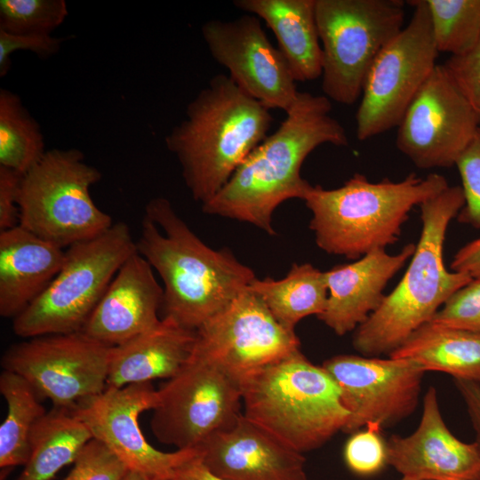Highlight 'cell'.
<instances>
[{"mask_svg":"<svg viewBox=\"0 0 480 480\" xmlns=\"http://www.w3.org/2000/svg\"><path fill=\"white\" fill-rule=\"evenodd\" d=\"M439 52L459 56L480 38V0H426Z\"/></svg>","mask_w":480,"mask_h":480,"instance_id":"obj_30","label":"cell"},{"mask_svg":"<svg viewBox=\"0 0 480 480\" xmlns=\"http://www.w3.org/2000/svg\"><path fill=\"white\" fill-rule=\"evenodd\" d=\"M407 3L413 7L410 21L381 50L366 76L356 115L361 141L397 127L437 65L427 2Z\"/></svg>","mask_w":480,"mask_h":480,"instance_id":"obj_11","label":"cell"},{"mask_svg":"<svg viewBox=\"0 0 480 480\" xmlns=\"http://www.w3.org/2000/svg\"><path fill=\"white\" fill-rule=\"evenodd\" d=\"M64 40L51 35H14L0 29V76L9 71L10 56L15 51H31L41 59H48L60 51Z\"/></svg>","mask_w":480,"mask_h":480,"instance_id":"obj_37","label":"cell"},{"mask_svg":"<svg viewBox=\"0 0 480 480\" xmlns=\"http://www.w3.org/2000/svg\"><path fill=\"white\" fill-rule=\"evenodd\" d=\"M389 356L413 361L425 372H443L454 379L480 383L477 332L429 321L415 330Z\"/></svg>","mask_w":480,"mask_h":480,"instance_id":"obj_25","label":"cell"},{"mask_svg":"<svg viewBox=\"0 0 480 480\" xmlns=\"http://www.w3.org/2000/svg\"><path fill=\"white\" fill-rule=\"evenodd\" d=\"M92 435L72 410L53 407L34 425L29 457L16 480H51L74 463Z\"/></svg>","mask_w":480,"mask_h":480,"instance_id":"obj_26","label":"cell"},{"mask_svg":"<svg viewBox=\"0 0 480 480\" xmlns=\"http://www.w3.org/2000/svg\"><path fill=\"white\" fill-rule=\"evenodd\" d=\"M401 480H417V479H412V478L403 476V478Z\"/></svg>","mask_w":480,"mask_h":480,"instance_id":"obj_43","label":"cell"},{"mask_svg":"<svg viewBox=\"0 0 480 480\" xmlns=\"http://www.w3.org/2000/svg\"><path fill=\"white\" fill-rule=\"evenodd\" d=\"M405 3L316 0L325 97L343 105H352L361 97L375 59L404 28Z\"/></svg>","mask_w":480,"mask_h":480,"instance_id":"obj_9","label":"cell"},{"mask_svg":"<svg viewBox=\"0 0 480 480\" xmlns=\"http://www.w3.org/2000/svg\"><path fill=\"white\" fill-rule=\"evenodd\" d=\"M387 461L404 477L417 480H480V454L474 443L458 439L442 417L436 390L423 398L417 429L386 442Z\"/></svg>","mask_w":480,"mask_h":480,"instance_id":"obj_18","label":"cell"},{"mask_svg":"<svg viewBox=\"0 0 480 480\" xmlns=\"http://www.w3.org/2000/svg\"><path fill=\"white\" fill-rule=\"evenodd\" d=\"M444 66L480 120V38L466 53L450 56Z\"/></svg>","mask_w":480,"mask_h":480,"instance_id":"obj_36","label":"cell"},{"mask_svg":"<svg viewBox=\"0 0 480 480\" xmlns=\"http://www.w3.org/2000/svg\"><path fill=\"white\" fill-rule=\"evenodd\" d=\"M136 247L163 280V317L192 331L224 310L257 277L230 250L205 244L165 197L146 204Z\"/></svg>","mask_w":480,"mask_h":480,"instance_id":"obj_2","label":"cell"},{"mask_svg":"<svg viewBox=\"0 0 480 480\" xmlns=\"http://www.w3.org/2000/svg\"><path fill=\"white\" fill-rule=\"evenodd\" d=\"M479 126L444 64H437L399 123L396 146L420 169L450 168Z\"/></svg>","mask_w":480,"mask_h":480,"instance_id":"obj_13","label":"cell"},{"mask_svg":"<svg viewBox=\"0 0 480 480\" xmlns=\"http://www.w3.org/2000/svg\"><path fill=\"white\" fill-rule=\"evenodd\" d=\"M322 367L339 387L349 418L342 429L362 427L380 430L412 414L419 401L425 371L408 359L337 355Z\"/></svg>","mask_w":480,"mask_h":480,"instance_id":"obj_14","label":"cell"},{"mask_svg":"<svg viewBox=\"0 0 480 480\" xmlns=\"http://www.w3.org/2000/svg\"><path fill=\"white\" fill-rule=\"evenodd\" d=\"M39 124L20 97L0 90V165L23 175L45 154Z\"/></svg>","mask_w":480,"mask_h":480,"instance_id":"obj_29","label":"cell"},{"mask_svg":"<svg viewBox=\"0 0 480 480\" xmlns=\"http://www.w3.org/2000/svg\"><path fill=\"white\" fill-rule=\"evenodd\" d=\"M196 449L203 465L222 480H310L302 453L243 413Z\"/></svg>","mask_w":480,"mask_h":480,"instance_id":"obj_19","label":"cell"},{"mask_svg":"<svg viewBox=\"0 0 480 480\" xmlns=\"http://www.w3.org/2000/svg\"><path fill=\"white\" fill-rule=\"evenodd\" d=\"M242 393L244 416L300 453L324 445L349 418L334 380L300 349L245 375Z\"/></svg>","mask_w":480,"mask_h":480,"instance_id":"obj_6","label":"cell"},{"mask_svg":"<svg viewBox=\"0 0 480 480\" xmlns=\"http://www.w3.org/2000/svg\"><path fill=\"white\" fill-rule=\"evenodd\" d=\"M233 4L264 20L296 82L313 81L322 76L316 0H235Z\"/></svg>","mask_w":480,"mask_h":480,"instance_id":"obj_24","label":"cell"},{"mask_svg":"<svg viewBox=\"0 0 480 480\" xmlns=\"http://www.w3.org/2000/svg\"><path fill=\"white\" fill-rule=\"evenodd\" d=\"M135 252L136 241L124 222L68 247L57 276L13 318L14 333L29 339L81 332L121 266Z\"/></svg>","mask_w":480,"mask_h":480,"instance_id":"obj_7","label":"cell"},{"mask_svg":"<svg viewBox=\"0 0 480 480\" xmlns=\"http://www.w3.org/2000/svg\"><path fill=\"white\" fill-rule=\"evenodd\" d=\"M22 175L0 165V231L20 225L18 194Z\"/></svg>","mask_w":480,"mask_h":480,"instance_id":"obj_38","label":"cell"},{"mask_svg":"<svg viewBox=\"0 0 480 480\" xmlns=\"http://www.w3.org/2000/svg\"><path fill=\"white\" fill-rule=\"evenodd\" d=\"M150 428L162 444L195 449L232 426L243 413L242 379L192 352L180 371L157 389Z\"/></svg>","mask_w":480,"mask_h":480,"instance_id":"obj_10","label":"cell"},{"mask_svg":"<svg viewBox=\"0 0 480 480\" xmlns=\"http://www.w3.org/2000/svg\"><path fill=\"white\" fill-rule=\"evenodd\" d=\"M65 250L20 225L0 231V315L15 318L60 270Z\"/></svg>","mask_w":480,"mask_h":480,"instance_id":"obj_22","label":"cell"},{"mask_svg":"<svg viewBox=\"0 0 480 480\" xmlns=\"http://www.w3.org/2000/svg\"><path fill=\"white\" fill-rule=\"evenodd\" d=\"M68 13L64 0H1L0 29L14 35H51Z\"/></svg>","mask_w":480,"mask_h":480,"instance_id":"obj_31","label":"cell"},{"mask_svg":"<svg viewBox=\"0 0 480 480\" xmlns=\"http://www.w3.org/2000/svg\"><path fill=\"white\" fill-rule=\"evenodd\" d=\"M201 34L212 59L244 92L268 109L292 108L300 92L296 81L258 17L212 19L202 25Z\"/></svg>","mask_w":480,"mask_h":480,"instance_id":"obj_17","label":"cell"},{"mask_svg":"<svg viewBox=\"0 0 480 480\" xmlns=\"http://www.w3.org/2000/svg\"><path fill=\"white\" fill-rule=\"evenodd\" d=\"M454 385L461 395L476 433L474 444L480 454V383L454 379Z\"/></svg>","mask_w":480,"mask_h":480,"instance_id":"obj_39","label":"cell"},{"mask_svg":"<svg viewBox=\"0 0 480 480\" xmlns=\"http://www.w3.org/2000/svg\"><path fill=\"white\" fill-rule=\"evenodd\" d=\"M157 404V389L146 382L106 388L71 410L87 426L92 437L103 443L129 470L172 480L175 470L197 457L199 451L195 448L165 452L148 442L139 423L140 415Z\"/></svg>","mask_w":480,"mask_h":480,"instance_id":"obj_15","label":"cell"},{"mask_svg":"<svg viewBox=\"0 0 480 480\" xmlns=\"http://www.w3.org/2000/svg\"><path fill=\"white\" fill-rule=\"evenodd\" d=\"M450 268L473 279L480 278V237L462 246L455 253Z\"/></svg>","mask_w":480,"mask_h":480,"instance_id":"obj_40","label":"cell"},{"mask_svg":"<svg viewBox=\"0 0 480 480\" xmlns=\"http://www.w3.org/2000/svg\"><path fill=\"white\" fill-rule=\"evenodd\" d=\"M128 468L103 443L92 438L74 461L62 480H123Z\"/></svg>","mask_w":480,"mask_h":480,"instance_id":"obj_32","label":"cell"},{"mask_svg":"<svg viewBox=\"0 0 480 480\" xmlns=\"http://www.w3.org/2000/svg\"><path fill=\"white\" fill-rule=\"evenodd\" d=\"M380 429L367 426L365 430L352 434L344 449L348 468L356 475L371 476L383 468L387 461V444Z\"/></svg>","mask_w":480,"mask_h":480,"instance_id":"obj_35","label":"cell"},{"mask_svg":"<svg viewBox=\"0 0 480 480\" xmlns=\"http://www.w3.org/2000/svg\"><path fill=\"white\" fill-rule=\"evenodd\" d=\"M272 122L270 109L228 76H213L164 139L192 197L202 204L212 199L266 139Z\"/></svg>","mask_w":480,"mask_h":480,"instance_id":"obj_3","label":"cell"},{"mask_svg":"<svg viewBox=\"0 0 480 480\" xmlns=\"http://www.w3.org/2000/svg\"><path fill=\"white\" fill-rule=\"evenodd\" d=\"M455 165L465 198L457 219L460 223L480 228V126Z\"/></svg>","mask_w":480,"mask_h":480,"instance_id":"obj_34","label":"cell"},{"mask_svg":"<svg viewBox=\"0 0 480 480\" xmlns=\"http://www.w3.org/2000/svg\"><path fill=\"white\" fill-rule=\"evenodd\" d=\"M295 332L283 327L249 287L196 331L193 353L243 379L300 349Z\"/></svg>","mask_w":480,"mask_h":480,"instance_id":"obj_16","label":"cell"},{"mask_svg":"<svg viewBox=\"0 0 480 480\" xmlns=\"http://www.w3.org/2000/svg\"><path fill=\"white\" fill-rule=\"evenodd\" d=\"M0 393L7 404V414L0 427V467L25 466L32 428L46 411L32 386L14 372L3 370Z\"/></svg>","mask_w":480,"mask_h":480,"instance_id":"obj_28","label":"cell"},{"mask_svg":"<svg viewBox=\"0 0 480 480\" xmlns=\"http://www.w3.org/2000/svg\"><path fill=\"white\" fill-rule=\"evenodd\" d=\"M163 296L153 268L135 252L121 266L81 332L109 347L121 345L160 323Z\"/></svg>","mask_w":480,"mask_h":480,"instance_id":"obj_20","label":"cell"},{"mask_svg":"<svg viewBox=\"0 0 480 480\" xmlns=\"http://www.w3.org/2000/svg\"><path fill=\"white\" fill-rule=\"evenodd\" d=\"M448 187L447 180L436 172L378 182L355 173L336 188L311 185L303 201L312 214L309 228L317 246L356 260L395 244L410 212Z\"/></svg>","mask_w":480,"mask_h":480,"instance_id":"obj_5","label":"cell"},{"mask_svg":"<svg viewBox=\"0 0 480 480\" xmlns=\"http://www.w3.org/2000/svg\"><path fill=\"white\" fill-rule=\"evenodd\" d=\"M324 95L299 92L278 128L244 160L222 188L202 204L204 213L249 223L275 235L273 213L284 201L303 200L311 184L300 175L309 154L323 144L348 146L342 124Z\"/></svg>","mask_w":480,"mask_h":480,"instance_id":"obj_1","label":"cell"},{"mask_svg":"<svg viewBox=\"0 0 480 480\" xmlns=\"http://www.w3.org/2000/svg\"><path fill=\"white\" fill-rule=\"evenodd\" d=\"M464 204L461 187L449 186L420 205L422 228L414 253L397 285L355 330L353 347L357 352L364 356L390 355L473 279L449 271L444 261L449 223Z\"/></svg>","mask_w":480,"mask_h":480,"instance_id":"obj_4","label":"cell"},{"mask_svg":"<svg viewBox=\"0 0 480 480\" xmlns=\"http://www.w3.org/2000/svg\"><path fill=\"white\" fill-rule=\"evenodd\" d=\"M249 288L262 300L275 319L292 332L301 319L312 315L319 316L327 304L325 273L310 263H294L279 280L256 277Z\"/></svg>","mask_w":480,"mask_h":480,"instance_id":"obj_27","label":"cell"},{"mask_svg":"<svg viewBox=\"0 0 480 480\" xmlns=\"http://www.w3.org/2000/svg\"><path fill=\"white\" fill-rule=\"evenodd\" d=\"M111 348L83 332L43 335L12 345L1 365L25 379L41 400L71 410L106 389Z\"/></svg>","mask_w":480,"mask_h":480,"instance_id":"obj_12","label":"cell"},{"mask_svg":"<svg viewBox=\"0 0 480 480\" xmlns=\"http://www.w3.org/2000/svg\"><path fill=\"white\" fill-rule=\"evenodd\" d=\"M172 480H222L212 474L202 463L199 455L180 466Z\"/></svg>","mask_w":480,"mask_h":480,"instance_id":"obj_41","label":"cell"},{"mask_svg":"<svg viewBox=\"0 0 480 480\" xmlns=\"http://www.w3.org/2000/svg\"><path fill=\"white\" fill-rule=\"evenodd\" d=\"M415 248L409 243L396 254L374 250L325 271L327 304L317 318L339 336L356 330L380 306L388 281L411 260Z\"/></svg>","mask_w":480,"mask_h":480,"instance_id":"obj_21","label":"cell"},{"mask_svg":"<svg viewBox=\"0 0 480 480\" xmlns=\"http://www.w3.org/2000/svg\"><path fill=\"white\" fill-rule=\"evenodd\" d=\"M196 331L168 317L154 328L111 348L107 388L169 380L189 360Z\"/></svg>","mask_w":480,"mask_h":480,"instance_id":"obj_23","label":"cell"},{"mask_svg":"<svg viewBox=\"0 0 480 480\" xmlns=\"http://www.w3.org/2000/svg\"><path fill=\"white\" fill-rule=\"evenodd\" d=\"M430 321L480 333V278L457 290Z\"/></svg>","mask_w":480,"mask_h":480,"instance_id":"obj_33","label":"cell"},{"mask_svg":"<svg viewBox=\"0 0 480 480\" xmlns=\"http://www.w3.org/2000/svg\"><path fill=\"white\" fill-rule=\"evenodd\" d=\"M123 480H164L149 475L129 470Z\"/></svg>","mask_w":480,"mask_h":480,"instance_id":"obj_42","label":"cell"},{"mask_svg":"<svg viewBox=\"0 0 480 480\" xmlns=\"http://www.w3.org/2000/svg\"><path fill=\"white\" fill-rule=\"evenodd\" d=\"M100 172L76 148L52 149L22 175L20 225L61 248L93 238L112 227V218L93 202L90 189Z\"/></svg>","mask_w":480,"mask_h":480,"instance_id":"obj_8","label":"cell"}]
</instances>
